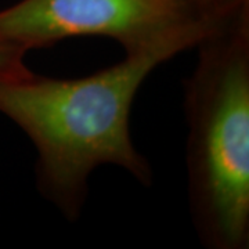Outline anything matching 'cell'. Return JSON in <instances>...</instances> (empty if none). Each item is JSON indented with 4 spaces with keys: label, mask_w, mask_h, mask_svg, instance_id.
<instances>
[{
    "label": "cell",
    "mask_w": 249,
    "mask_h": 249,
    "mask_svg": "<svg viewBox=\"0 0 249 249\" xmlns=\"http://www.w3.org/2000/svg\"><path fill=\"white\" fill-rule=\"evenodd\" d=\"M178 53L168 46L126 54L124 61L83 78L31 72L0 80V114L31 139L37 188L70 222L79 219L98 166L115 165L151 186V166L132 140L130 112L150 73Z\"/></svg>",
    "instance_id": "obj_1"
},
{
    "label": "cell",
    "mask_w": 249,
    "mask_h": 249,
    "mask_svg": "<svg viewBox=\"0 0 249 249\" xmlns=\"http://www.w3.org/2000/svg\"><path fill=\"white\" fill-rule=\"evenodd\" d=\"M184 80L188 202L201 244L249 247V4L196 45Z\"/></svg>",
    "instance_id": "obj_2"
},
{
    "label": "cell",
    "mask_w": 249,
    "mask_h": 249,
    "mask_svg": "<svg viewBox=\"0 0 249 249\" xmlns=\"http://www.w3.org/2000/svg\"><path fill=\"white\" fill-rule=\"evenodd\" d=\"M219 21L196 0H19L0 10V42L28 53L79 36L114 39L124 54L196 49Z\"/></svg>",
    "instance_id": "obj_3"
},
{
    "label": "cell",
    "mask_w": 249,
    "mask_h": 249,
    "mask_svg": "<svg viewBox=\"0 0 249 249\" xmlns=\"http://www.w3.org/2000/svg\"><path fill=\"white\" fill-rule=\"evenodd\" d=\"M27 53L14 46L0 42V80L17 79L31 73L25 64Z\"/></svg>",
    "instance_id": "obj_4"
},
{
    "label": "cell",
    "mask_w": 249,
    "mask_h": 249,
    "mask_svg": "<svg viewBox=\"0 0 249 249\" xmlns=\"http://www.w3.org/2000/svg\"><path fill=\"white\" fill-rule=\"evenodd\" d=\"M201 13L209 21H220L249 4V0H196Z\"/></svg>",
    "instance_id": "obj_5"
}]
</instances>
